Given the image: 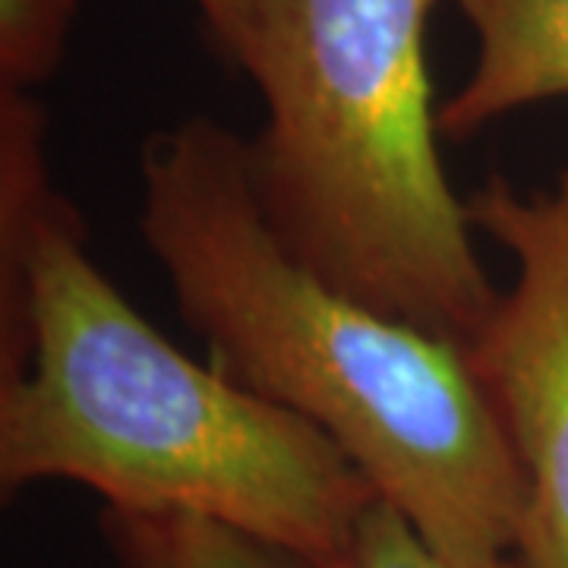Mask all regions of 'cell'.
I'll use <instances>...</instances> for the list:
<instances>
[{
  "label": "cell",
  "instance_id": "1",
  "mask_svg": "<svg viewBox=\"0 0 568 568\" xmlns=\"http://www.w3.org/2000/svg\"><path fill=\"white\" fill-rule=\"evenodd\" d=\"M140 234L231 383L316 426L426 547L493 566L521 547L528 477L465 347L294 260L265 219L250 140L212 118L152 133Z\"/></svg>",
  "mask_w": 568,
  "mask_h": 568
},
{
  "label": "cell",
  "instance_id": "3",
  "mask_svg": "<svg viewBox=\"0 0 568 568\" xmlns=\"http://www.w3.org/2000/svg\"><path fill=\"white\" fill-rule=\"evenodd\" d=\"M443 0H260L253 181L284 250L373 310L467 345L499 291L439 155L426 26Z\"/></svg>",
  "mask_w": 568,
  "mask_h": 568
},
{
  "label": "cell",
  "instance_id": "9",
  "mask_svg": "<svg viewBox=\"0 0 568 568\" xmlns=\"http://www.w3.org/2000/svg\"><path fill=\"white\" fill-rule=\"evenodd\" d=\"M203 17L205 36L224 61L244 67L260 0H193Z\"/></svg>",
  "mask_w": 568,
  "mask_h": 568
},
{
  "label": "cell",
  "instance_id": "10",
  "mask_svg": "<svg viewBox=\"0 0 568 568\" xmlns=\"http://www.w3.org/2000/svg\"><path fill=\"white\" fill-rule=\"evenodd\" d=\"M13 104H32V108H41L39 102H7V104H3V108H0V114H3L7 108H13ZM41 111H44V108H41Z\"/></svg>",
  "mask_w": 568,
  "mask_h": 568
},
{
  "label": "cell",
  "instance_id": "7",
  "mask_svg": "<svg viewBox=\"0 0 568 568\" xmlns=\"http://www.w3.org/2000/svg\"><path fill=\"white\" fill-rule=\"evenodd\" d=\"M80 0H0V89L32 92L61 70Z\"/></svg>",
  "mask_w": 568,
  "mask_h": 568
},
{
  "label": "cell",
  "instance_id": "4",
  "mask_svg": "<svg viewBox=\"0 0 568 568\" xmlns=\"http://www.w3.org/2000/svg\"><path fill=\"white\" fill-rule=\"evenodd\" d=\"M467 222L515 260V282L465 357L528 477L525 568H568V171L547 193L489 174Z\"/></svg>",
  "mask_w": 568,
  "mask_h": 568
},
{
  "label": "cell",
  "instance_id": "2",
  "mask_svg": "<svg viewBox=\"0 0 568 568\" xmlns=\"http://www.w3.org/2000/svg\"><path fill=\"white\" fill-rule=\"evenodd\" d=\"M85 244L51 183L0 193V496L61 480L345 566L369 480L316 426L171 345Z\"/></svg>",
  "mask_w": 568,
  "mask_h": 568
},
{
  "label": "cell",
  "instance_id": "5",
  "mask_svg": "<svg viewBox=\"0 0 568 568\" xmlns=\"http://www.w3.org/2000/svg\"><path fill=\"white\" fill-rule=\"evenodd\" d=\"M452 3L477 39V61L439 104L443 140H474L521 108L568 99V0Z\"/></svg>",
  "mask_w": 568,
  "mask_h": 568
},
{
  "label": "cell",
  "instance_id": "6",
  "mask_svg": "<svg viewBox=\"0 0 568 568\" xmlns=\"http://www.w3.org/2000/svg\"><path fill=\"white\" fill-rule=\"evenodd\" d=\"M99 530L114 568H320L294 549L200 515L102 508Z\"/></svg>",
  "mask_w": 568,
  "mask_h": 568
},
{
  "label": "cell",
  "instance_id": "8",
  "mask_svg": "<svg viewBox=\"0 0 568 568\" xmlns=\"http://www.w3.org/2000/svg\"><path fill=\"white\" fill-rule=\"evenodd\" d=\"M342 568H525L518 556L499 559L493 566H458L433 547H426L417 530L386 503H373L366 508L357 537L347 549Z\"/></svg>",
  "mask_w": 568,
  "mask_h": 568
}]
</instances>
